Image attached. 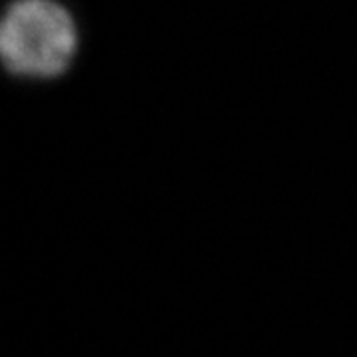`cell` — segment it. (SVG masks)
I'll list each match as a JSON object with an SVG mask.
<instances>
[{
	"label": "cell",
	"instance_id": "obj_1",
	"mask_svg": "<svg viewBox=\"0 0 357 357\" xmlns=\"http://www.w3.org/2000/svg\"><path fill=\"white\" fill-rule=\"evenodd\" d=\"M77 52V26L56 0H14L0 26V56L20 77L64 74Z\"/></svg>",
	"mask_w": 357,
	"mask_h": 357
}]
</instances>
